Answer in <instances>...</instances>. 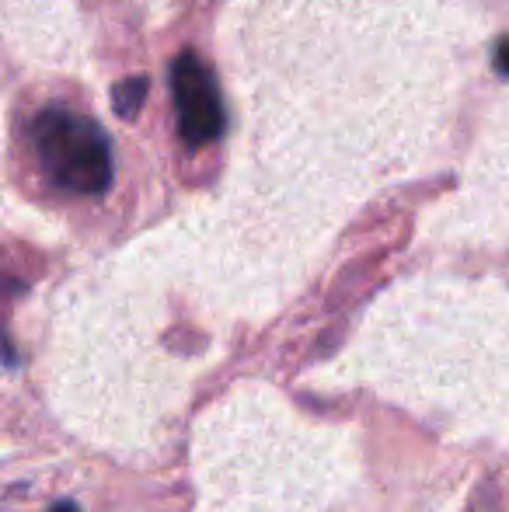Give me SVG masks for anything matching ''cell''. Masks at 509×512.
Wrapping results in <instances>:
<instances>
[{
  "label": "cell",
  "mask_w": 509,
  "mask_h": 512,
  "mask_svg": "<svg viewBox=\"0 0 509 512\" xmlns=\"http://www.w3.org/2000/svg\"><path fill=\"white\" fill-rule=\"evenodd\" d=\"M171 98H175L178 133L189 147H206L224 133V102L217 81L192 49L171 60Z\"/></svg>",
  "instance_id": "obj_2"
},
{
  "label": "cell",
  "mask_w": 509,
  "mask_h": 512,
  "mask_svg": "<svg viewBox=\"0 0 509 512\" xmlns=\"http://www.w3.org/2000/svg\"><path fill=\"white\" fill-rule=\"evenodd\" d=\"M147 95H150V77H143V74L123 77V81L112 88V108H116L119 119H136L143 102H147Z\"/></svg>",
  "instance_id": "obj_3"
},
{
  "label": "cell",
  "mask_w": 509,
  "mask_h": 512,
  "mask_svg": "<svg viewBox=\"0 0 509 512\" xmlns=\"http://www.w3.org/2000/svg\"><path fill=\"white\" fill-rule=\"evenodd\" d=\"M496 70L503 77H509V39H499V46H496Z\"/></svg>",
  "instance_id": "obj_4"
},
{
  "label": "cell",
  "mask_w": 509,
  "mask_h": 512,
  "mask_svg": "<svg viewBox=\"0 0 509 512\" xmlns=\"http://www.w3.org/2000/svg\"><path fill=\"white\" fill-rule=\"evenodd\" d=\"M32 147L49 182L74 196H102L112 185V147L102 126L53 105L32 119Z\"/></svg>",
  "instance_id": "obj_1"
},
{
  "label": "cell",
  "mask_w": 509,
  "mask_h": 512,
  "mask_svg": "<svg viewBox=\"0 0 509 512\" xmlns=\"http://www.w3.org/2000/svg\"><path fill=\"white\" fill-rule=\"evenodd\" d=\"M53 512H77V506H74V502H63V506H56Z\"/></svg>",
  "instance_id": "obj_5"
}]
</instances>
